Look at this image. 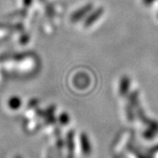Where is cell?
Masks as SVG:
<instances>
[{"label":"cell","mask_w":158,"mask_h":158,"mask_svg":"<svg viewBox=\"0 0 158 158\" xmlns=\"http://www.w3.org/2000/svg\"><path fill=\"white\" fill-rule=\"evenodd\" d=\"M130 85V80L128 77H125L121 79V82H120V91L121 93L123 94L126 91L128 90V88H129Z\"/></svg>","instance_id":"cell-1"},{"label":"cell","mask_w":158,"mask_h":158,"mask_svg":"<svg viewBox=\"0 0 158 158\" xmlns=\"http://www.w3.org/2000/svg\"><path fill=\"white\" fill-rule=\"evenodd\" d=\"M144 1V3L146 4V5H150V3H152L153 0H143Z\"/></svg>","instance_id":"cell-3"},{"label":"cell","mask_w":158,"mask_h":158,"mask_svg":"<svg viewBox=\"0 0 158 158\" xmlns=\"http://www.w3.org/2000/svg\"><path fill=\"white\" fill-rule=\"evenodd\" d=\"M102 13H103V9H99V10H97V11H95L94 12V14L92 15V17L90 16V19L87 20V22H86V24H87V26H89V24H90V23L94 22L95 20H96L99 17L100 15H101Z\"/></svg>","instance_id":"cell-2"}]
</instances>
